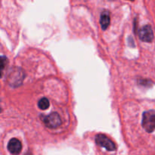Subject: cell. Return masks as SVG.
<instances>
[{
	"instance_id": "cell-1",
	"label": "cell",
	"mask_w": 155,
	"mask_h": 155,
	"mask_svg": "<svg viewBox=\"0 0 155 155\" xmlns=\"http://www.w3.org/2000/svg\"><path fill=\"white\" fill-rule=\"evenodd\" d=\"M142 127L145 131L151 133L154 131L155 113L154 110H147L142 116Z\"/></svg>"
},
{
	"instance_id": "cell-2",
	"label": "cell",
	"mask_w": 155,
	"mask_h": 155,
	"mask_svg": "<svg viewBox=\"0 0 155 155\" xmlns=\"http://www.w3.org/2000/svg\"><path fill=\"white\" fill-rule=\"evenodd\" d=\"M95 142L99 146L104 148L109 151H114L116 150V145L113 141L104 134H98L95 137Z\"/></svg>"
},
{
	"instance_id": "cell-3",
	"label": "cell",
	"mask_w": 155,
	"mask_h": 155,
	"mask_svg": "<svg viewBox=\"0 0 155 155\" xmlns=\"http://www.w3.org/2000/svg\"><path fill=\"white\" fill-rule=\"evenodd\" d=\"M43 122L47 127L52 129L59 127L62 124L61 117L56 112H53L48 116L45 117V118L43 119Z\"/></svg>"
},
{
	"instance_id": "cell-4",
	"label": "cell",
	"mask_w": 155,
	"mask_h": 155,
	"mask_svg": "<svg viewBox=\"0 0 155 155\" xmlns=\"http://www.w3.org/2000/svg\"><path fill=\"white\" fill-rule=\"evenodd\" d=\"M139 39L143 42H151L154 39V33L151 25H145L139 30Z\"/></svg>"
},
{
	"instance_id": "cell-5",
	"label": "cell",
	"mask_w": 155,
	"mask_h": 155,
	"mask_svg": "<svg viewBox=\"0 0 155 155\" xmlns=\"http://www.w3.org/2000/svg\"><path fill=\"white\" fill-rule=\"evenodd\" d=\"M22 149L21 142L17 139H12L8 144V150L9 152L13 155H18L21 153Z\"/></svg>"
},
{
	"instance_id": "cell-6",
	"label": "cell",
	"mask_w": 155,
	"mask_h": 155,
	"mask_svg": "<svg viewBox=\"0 0 155 155\" xmlns=\"http://www.w3.org/2000/svg\"><path fill=\"white\" fill-rule=\"evenodd\" d=\"M110 23V13L108 11H104L101 13V18H100V24H101V29L103 30H105L109 27Z\"/></svg>"
},
{
	"instance_id": "cell-7",
	"label": "cell",
	"mask_w": 155,
	"mask_h": 155,
	"mask_svg": "<svg viewBox=\"0 0 155 155\" xmlns=\"http://www.w3.org/2000/svg\"><path fill=\"white\" fill-rule=\"evenodd\" d=\"M49 101L46 98H41L39 101V102H38V107H39V109H41L42 110H45L46 109H48L49 107Z\"/></svg>"
},
{
	"instance_id": "cell-8",
	"label": "cell",
	"mask_w": 155,
	"mask_h": 155,
	"mask_svg": "<svg viewBox=\"0 0 155 155\" xmlns=\"http://www.w3.org/2000/svg\"><path fill=\"white\" fill-rule=\"evenodd\" d=\"M8 63V60L5 56H0V78L2 77L3 71Z\"/></svg>"
}]
</instances>
